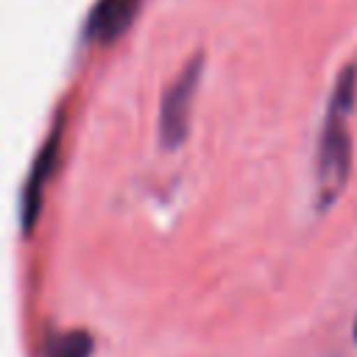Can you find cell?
Segmentation results:
<instances>
[{"instance_id": "4", "label": "cell", "mask_w": 357, "mask_h": 357, "mask_svg": "<svg viewBox=\"0 0 357 357\" xmlns=\"http://www.w3.org/2000/svg\"><path fill=\"white\" fill-rule=\"evenodd\" d=\"M139 14V0H98L86 14L84 36L92 45L117 42Z\"/></svg>"}, {"instance_id": "6", "label": "cell", "mask_w": 357, "mask_h": 357, "mask_svg": "<svg viewBox=\"0 0 357 357\" xmlns=\"http://www.w3.org/2000/svg\"><path fill=\"white\" fill-rule=\"evenodd\" d=\"M354 340H357V318H354Z\"/></svg>"}, {"instance_id": "5", "label": "cell", "mask_w": 357, "mask_h": 357, "mask_svg": "<svg viewBox=\"0 0 357 357\" xmlns=\"http://www.w3.org/2000/svg\"><path fill=\"white\" fill-rule=\"evenodd\" d=\"M92 351H95V340L86 329H67L45 343L42 357H92Z\"/></svg>"}, {"instance_id": "3", "label": "cell", "mask_w": 357, "mask_h": 357, "mask_svg": "<svg viewBox=\"0 0 357 357\" xmlns=\"http://www.w3.org/2000/svg\"><path fill=\"white\" fill-rule=\"evenodd\" d=\"M59 145H61V128L56 126L50 131V137L45 139L42 151L36 153L33 165H31V173L25 178V187H22V201H20V226L25 234L33 231L39 215H42V201H45V190H47V181L53 176V167H56V159H59Z\"/></svg>"}, {"instance_id": "1", "label": "cell", "mask_w": 357, "mask_h": 357, "mask_svg": "<svg viewBox=\"0 0 357 357\" xmlns=\"http://www.w3.org/2000/svg\"><path fill=\"white\" fill-rule=\"evenodd\" d=\"M357 106V64H346L335 78L326 117L321 126L318 139V159H315V198L318 206H332L349 184L351 173V134H349V114Z\"/></svg>"}, {"instance_id": "2", "label": "cell", "mask_w": 357, "mask_h": 357, "mask_svg": "<svg viewBox=\"0 0 357 357\" xmlns=\"http://www.w3.org/2000/svg\"><path fill=\"white\" fill-rule=\"evenodd\" d=\"M204 78V53H195L181 73L173 78V84L167 86L165 98H162V109H159V142L173 151L181 148L187 134H190V117H192V100H195V89Z\"/></svg>"}]
</instances>
